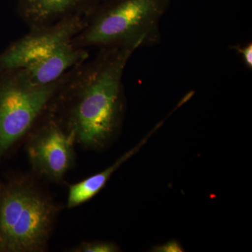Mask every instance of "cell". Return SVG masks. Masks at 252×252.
Returning a JSON list of instances; mask_svg holds the SVG:
<instances>
[{"mask_svg": "<svg viewBox=\"0 0 252 252\" xmlns=\"http://www.w3.org/2000/svg\"><path fill=\"white\" fill-rule=\"evenodd\" d=\"M136 49H99L66 74L49 110L75 142L89 148L102 147L122 125L125 107L124 70Z\"/></svg>", "mask_w": 252, "mask_h": 252, "instance_id": "obj_1", "label": "cell"}, {"mask_svg": "<svg viewBox=\"0 0 252 252\" xmlns=\"http://www.w3.org/2000/svg\"><path fill=\"white\" fill-rule=\"evenodd\" d=\"M173 0H100L73 39L79 49L152 47L162 40L160 22Z\"/></svg>", "mask_w": 252, "mask_h": 252, "instance_id": "obj_2", "label": "cell"}, {"mask_svg": "<svg viewBox=\"0 0 252 252\" xmlns=\"http://www.w3.org/2000/svg\"><path fill=\"white\" fill-rule=\"evenodd\" d=\"M86 15L30 29L0 54V69H20L39 85L53 84L90 57L89 50L73 45Z\"/></svg>", "mask_w": 252, "mask_h": 252, "instance_id": "obj_3", "label": "cell"}, {"mask_svg": "<svg viewBox=\"0 0 252 252\" xmlns=\"http://www.w3.org/2000/svg\"><path fill=\"white\" fill-rule=\"evenodd\" d=\"M57 208L40 189L26 180L0 190V249L11 252L45 250Z\"/></svg>", "mask_w": 252, "mask_h": 252, "instance_id": "obj_4", "label": "cell"}, {"mask_svg": "<svg viewBox=\"0 0 252 252\" xmlns=\"http://www.w3.org/2000/svg\"><path fill=\"white\" fill-rule=\"evenodd\" d=\"M0 154L31 130L49 109L65 75L39 85L20 69H0Z\"/></svg>", "mask_w": 252, "mask_h": 252, "instance_id": "obj_5", "label": "cell"}, {"mask_svg": "<svg viewBox=\"0 0 252 252\" xmlns=\"http://www.w3.org/2000/svg\"><path fill=\"white\" fill-rule=\"evenodd\" d=\"M47 114L28 140V155L34 171L49 180L60 181L74 164L75 140L52 113Z\"/></svg>", "mask_w": 252, "mask_h": 252, "instance_id": "obj_6", "label": "cell"}, {"mask_svg": "<svg viewBox=\"0 0 252 252\" xmlns=\"http://www.w3.org/2000/svg\"><path fill=\"white\" fill-rule=\"evenodd\" d=\"M100 0H18V14L29 27L49 26L70 16L86 15Z\"/></svg>", "mask_w": 252, "mask_h": 252, "instance_id": "obj_7", "label": "cell"}, {"mask_svg": "<svg viewBox=\"0 0 252 252\" xmlns=\"http://www.w3.org/2000/svg\"><path fill=\"white\" fill-rule=\"evenodd\" d=\"M162 123H160L154 128V130L152 131V132L148 136L146 137L145 139H144L142 142L138 144V145L136 146L135 147L128 151L127 153L123 155L110 167H107L103 171L99 172L96 175L91 176L90 177L86 178V180L71 185L69 187V192H68V208H73V207H77L78 205L86 203L88 200L94 198V195L98 193L99 190L105 186L113 173L127 159L130 158L132 156L137 153V151L147 142V140H148L149 137L152 135L154 131L157 130L158 127H160Z\"/></svg>", "mask_w": 252, "mask_h": 252, "instance_id": "obj_8", "label": "cell"}, {"mask_svg": "<svg viewBox=\"0 0 252 252\" xmlns=\"http://www.w3.org/2000/svg\"><path fill=\"white\" fill-rule=\"evenodd\" d=\"M119 249L113 243L107 242H90L81 244L74 249L75 252H115Z\"/></svg>", "mask_w": 252, "mask_h": 252, "instance_id": "obj_9", "label": "cell"}, {"mask_svg": "<svg viewBox=\"0 0 252 252\" xmlns=\"http://www.w3.org/2000/svg\"><path fill=\"white\" fill-rule=\"evenodd\" d=\"M233 49L240 55L243 59L245 65L249 69H252V42L248 43L245 45L233 46Z\"/></svg>", "mask_w": 252, "mask_h": 252, "instance_id": "obj_10", "label": "cell"}, {"mask_svg": "<svg viewBox=\"0 0 252 252\" xmlns=\"http://www.w3.org/2000/svg\"><path fill=\"white\" fill-rule=\"evenodd\" d=\"M155 251L162 252H183V249L177 242L172 241L165 244L162 246L158 247L155 249Z\"/></svg>", "mask_w": 252, "mask_h": 252, "instance_id": "obj_11", "label": "cell"}, {"mask_svg": "<svg viewBox=\"0 0 252 252\" xmlns=\"http://www.w3.org/2000/svg\"><path fill=\"white\" fill-rule=\"evenodd\" d=\"M0 252H1V249H0Z\"/></svg>", "mask_w": 252, "mask_h": 252, "instance_id": "obj_12", "label": "cell"}]
</instances>
